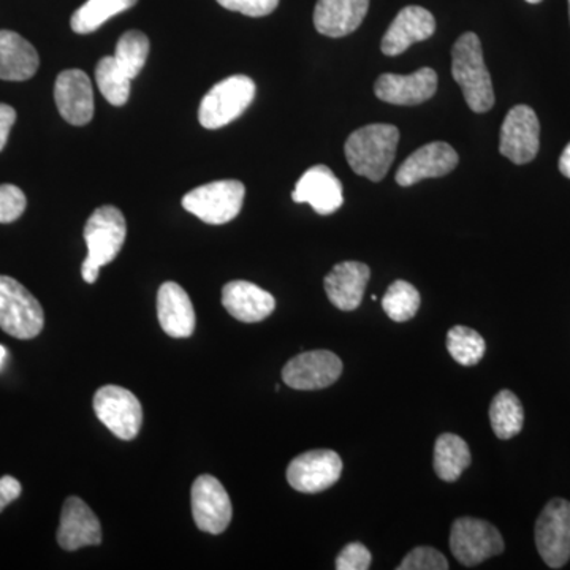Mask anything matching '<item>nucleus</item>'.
<instances>
[{
    "label": "nucleus",
    "mask_w": 570,
    "mask_h": 570,
    "mask_svg": "<svg viewBox=\"0 0 570 570\" xmlns=\"http://www.w3.org/2000/svg\"><path fill=\"white\" fill-rule=\"evenodd\" d=\"M400 130L392 124H370L347 138L344 153L354 174L379 183L395 159Z\"/></svg>",
    "instance_id": "f257e3e1"
},
{
    "label": "nucleus",
    "mask_w": 570,
    "mask_h": 570,
    "mask_svg": "<svg viewBox=\"0 0 570 570\" xmlns=\"http://www.w3.org/2000/svg\"><path fill=\"white\" fill-rule=\"evenodd\" d=\"M452 75L472 111L487 112L493 108V82L483 59L482 43L474 32L463 33L453 45Z\"/></svg>",
    "instance_id": "f03ea898"
},
{
    "label": "nucleus",
    "mask_w": 570,
    "mask_h": 570,
    "mask_svg": "<svg viewBox=\"0 0 570 570\" xmlns=\"http://www.w3.org/2000/svg\"><path fill=\"white\" fill-rule=\"evenodd\" d=\"M126 219L115 206H100L91 214L85 227L88 257L81 265V276L86 283H96L100 268L118 257L126 243Z\"/></svg>",
    "instance_id": "7ed1b4c3"
},
{
    "label": "nucleus",
    "mask_w": 570,
    "mask_h": 570,
    "mask_svg": "<svg viewBox=\"0 0 570 570\" xmlns=\"http://www.w3.org/2000/svg\"><path fill=\"white\" fill-rule=\"evenodd\" d=\"M43 325L39 299L13 277L0 276V328L18 340H32Z\"/></svg>",
    "instance_id": "20e7f679"
},
{
    "label": "nucleus",
    "mask_w": 570,
    "mask_h": 570,
    "mask_svg": "<svg viewBox=\"0 0 570 570\" xmlns=\"http://www.w3.org/2000/svg\"><path fill=\"white\" fill-rule=\"evenodd\" d=\"M255 99V82L246 75L225 78L209 89L198 110V121L205 129L216 130L246 111Z\"/></svg>",
    "instance_id": "39448f33"
},
{
    "label": "nucleus",
    "mask_w": 570,
    "mask_h": 570,
    "mask_svg": "<svg viewBox=\"0 0 570 570\" xmlns=\"http://www.w3.org/2000/svg\"><path fill=\"white\" fill-rule=\"evenodd\" d=\"M245 184L235 179H224L205 184L183 197V208L206 224L232 223L242 213L245 202Z\"/></svg>",
    "instance_id": "423d86ee"
},
{
    "label": "nucleus",
    "mask_w": 570,
    "mask_h": 570,
    "mask_svg": "<svg viewBox=\"0 0 570 570\" xmlns=\"http://www.w3.org/2000/svg\"><path fill=\"white\" fill-rule=\"evenodd\" d=\"M540 558L551 569H561L570 560V502L551 499L540 512L534 528Z\"/></svg>",
    "instance_id": "0eeeda50"
},
{
    "label": "nucleus",
    "mask_w": 570,
    "mask_h": 570,
    "mask_svg": "<svg viewBox=\"0 0 570 570\" xmlns=\"http://www.w3.org/2000/svg\"><path fill=\"white\" fill-rule=\"evenodd\" d=\"M504 539L497 527L485 520L463 517L453 523L450 550L461 564L472 568L504 551Z\"/></svg>",
    "instance_id": "6e6552de"
},
{
    "label": "nucleus",
    "mask_w": 570,
    "mask_h": 570,
    "mask_svg": "<svg viewBox=\"0 0 570 570\" xmlns=\"http://www.w3.org/2000/svg\"><path fill=\"white\" fill-rule=\"evenodd\" d=\"M94 412L116 438L132 441L140 433L142 409L130 390L105 385L94 395Z\"/></svg>",
    "instance_id": "1a4fd4ad"
},
{
    "label": "nucleus",
    "mask_w": 570,
    "mask_h": 570,
    "mask_svg": "<svg viewBox=\"0 0 570 570\" xmlns=\"http://www.w3.org/2000/svg\"><path fill=\"white\" fill-rule=\"evenodd\" d=\"M343 474V460L333 450H309L292 460L287 482L299 493L314 494L332 489Z\"/></svg>",
    "instance_id": "9d476101"
},
{
    "label": "nucleus",
    "mask_w": 570,
    "mask_h": 570,
    "mask_svg": "<svg viewBox=\"0 0 570 570\" xmlns=\"http://www.w3.org/2000/svg\"><path fill=\"white\" fill-rule=\"evenodd\" d=\"M538 115L528 105H517L505 116L499 138V151L513 164L523 165L535 159L540 146Z\"/></svg>",
    "instance_id": "9b49d317"
},
{
    "label": "nucleus",
    "mask_w": 570,
    "mask_h": 570,
    "mask_svg": "<svg viewBox=\"0 0 570 570\" xmlns=\"http://www.w3.org/2000/svg\"><path fill=\"white\" fill-rule=\"evenodd\" d=\"M343 370V362L333 352H303L288 360L283 370V381L295 390H322L335 384Z\"/></svg>",
    "instance_id": "f8f14e48"
},
{
    "label": "nucleus",
    "mask_w": 570,
    "mask_h": 570,
    "mask_svg": "<svg viewBox=\"0 0 570 570\" xmlns=\"http://www.w3.org/2000/svg\"><path fill=\"white\" fill-rule=\"evenodd\" d=\"M232 501L223 483L213 475H200L193 485V515L198 530L223 534L232 521Z\"/></svg>",
    "instance_id": "ddd939ff"
},
{
    "label": "nucleus",
    "mask_w": 570,
    "mask_h": 570,
    "mask_svg": "<svg viewBox=\"0 0 570 570\" xmlns=\"http://www.w3.org/2000/svg\"><path fill=\"white\" fill-rule=\"evenodd\" d=\"M438 91V73L423 67L411 75L384 73L377 78L374 92L379 100L392 105H420Z\"/></svg>",
    "instance_id": "4468645a"
},
{
    "label": "nucleus",
    "mask_w": 570,
    "mask_h": 570,
    "mask_svg": "<svg viewBox=\"0 0 570 570\" xmlns=\"http://www.w3.org/2000/svg\"><path fill=\"white\" fill-rule=\"evenodd\" d=\"M56 107L71 126H86L94 116L92 82L82 70L59 73L55 85Z\"/></svg>",
    "instance_id": "2eb2a0df"
},
{
    "label": "nucleus",
    "mask_w": 570,
    "mask_h": 570,
    "mask_svg": "<svg viewBox=\"0 0 570 570\" xmlns=\"http://www.w3.org/2000/svg\"><path fill=\"white\" fill-rule=\"evenodd\" d=\"M459 154L444 141L428 142L407 157L406 163L396 171V183L400 186H414L426 178H441L455 170L459 165Z\"/></svg>",
    "instance_id": "dca6fc26"
},
{
    "label": "nucleus",
    "mask_w": 570,
    "mask_h": 570,
    "mask_svg": "<svg viewBox=\"0 0 570 570\" xmlns=\"http://www.w3.org/2000/svg\"><path fill=\"white\" fill-rule=\"evenodd\" d=\"M295 204H309L321 216L336 213L344 204L343 184L325 165H314L296 183Z\"/></svg>",
    "instance_id": "f3484780"
},
{
    "label": "nucleus",
    "mask_w": 570,
    "mask_h": 570,
    "mask_svg": "<svg viewBox=\"0 0 570 570\" xmlns=\"http://www.w3.org/2000/svg\"><path fill=\"white\" fill-rule=\"evenodd\" d=\"M102 528L92 509L80 498L71 497L63 504L58 543L63 550L75 551L82 547L99 546Z\"/></svg>",
    "instance_id": "a211bd4d"
},
{
    "label": "nucleus",
    "mask_w": 570,
    "mask_h": 570,
    "mask_svg": "<svg viewBox=\"0 0 570 570\" xmlns=\"http://www.w3.org/2000/svg\"><path fill=\"white\" fill-rule=\"evenodd\" d=\"M436 31V20L426 9L409 6L397 13L382 39L381 50L385 56H400L417 41L430 39Z\"/></svg>",
    "instance_id": "6ab92c4d"
},
{
    "label": "nucleus",
    "mask_w": 570,
    "mask_h": 570,
    "mask_svg": "<svg viewBox=\"0 0 570 570\" xmlns=\"http://www.w3.org/2000/svg\"><path fill=\"white\" fill-rule=\"evenodd\" d=\"M223 305L236 321L257 324L272 316L276 307L275 296L247 281H232L223 288Z\"/></svg>",
    "instance_id": "aec40b11"
},
{
    "label": "nucleus",
    "mask_w": 570,
    "mask_h": 570,
    "mask_svg": "<svg viewBox=\"0 0 570 570\" xmlns=\"http://www.w3.org/2000/svg\"><path fill=\"white\" fill-rule=\"evenodd\" d=\"M370 277V266L362 262L337 264L325 277L326 296L337 309L355 311L362 305Z\"/></svg>",
    "instance_id": "412c9836"
},
{
    "label": "nucleus",
    "mask_w": 570,
    "mask_h": 570,
    "mask_svg": "<svg viewBox=\"0 0 570 570\" xmlns=\"http://www.w3.org/2000/svg\"><path fill=\"white\" fill-rule=\"evenodd\" d=\"M367 9L370 0H317L314 26L322 36L340 39L362 26Z\"/></svg>",
    "instance_id": "4be33fe9"
},
{
    "label": "nucleus",
    "mask_w": 570,
    "mask_h": 570,
    "mask_svg": "<svg viewBox=\"0 0 570 570\" xmlns=\"http://www.w3.org/2000/svg\"><path fill=\"white\" fill-rule=\"evenodd\" d=\"M157 317L165 333L171 337H189L195 330V311L181 285L165 283L157 294Z\"/></svg>",
    "instance_id": "5701e85b"
},
{
    "label": "nucleus",
    "mask_w": 570,
    "mask_h": 570,
    "mask_svg": "<svg viewBox=\"0 0 570 570\" xmlns=\"http://www.w3.org/2000/svg\"><path fill=\"white\" fill-rule=\"evenodd\" d=\"M40 66L39 52L20 33L0 31V80H31Z\"/></svg>",
    "instance_id": "b1692460"
},
{
    "label": "nucleus",
    "mask_w": 570,
    "mask_h": 570,
    "mask_svg": "<svg viewBox=\"0 0 570 570\" xmlns=\"http://www.w3.org/2000/svg\"><path fill=\"white\" fill-rule=\"evenodd\" d=\"M434 471L444 482H456L471 464V450L464 439L445 433L434 444Z\"/></svg>",
    "instance_id": "393cba45"
},
{
    "label": "nucleus",
    "mask_w": 570,
    "mask_h": 570,
    "mask_svg": "<svg viewBox=\"0 0 570 570\" xmlns=\"http://www.w3.org/2000/svg\"><path fill=\"white\" fill-rule=\"evenodd\" d=\"M490 422L494 434L502 441L520 434L523 430L524 411L519 396L510 390H501L491 401Z\"/></svg>",
    "instance_id": "a878e982"
},
{
    "label": "nucleus",
    "mask_w": 570,
    "mask_h": 570,
    "mask_svg": "<svg viewBox=\"0 0 570 570\" xmlns=\"http://www.w3.org/2000/svg\"><path fill=\"white\" fill-rule=\"evenodd\" d=\"M137 2L138 0H88L71 17V29L81 36L96 32L110 18L132 9Z\"/></svg>",
    "instance_id": "bb28decb"
},
{
    "label": "nucleus",
    "mask_w": 570,
    "mask_h": 570,
    "mask_svg": "<svg viewBox=\"0 0 570 570\" xmlns=\"http://www.w3.org/2000/svg\"><path fill=\"white\" fill-rule=\"evenodd\" d=\"M96 80L107 102L122 107L130 97V80L112 56L100 59L96 67Z\"/></svg>",
    "instance_id": "cd10ccee"
},
{
    "label": "nucleus",
    "mask_w": 570,
    "mask_h": 570,
    "mask_svg": "<svg viewBox=\"0 0 570 570\" xmlns=\"http://www.w3.org/2000/svg\"><path fill=\"white\" fill-rule=\"evenodd\" d=\"M448 351L460 365L474 366L485 356L487 344L475 330L456 325L449 332Z\"/></svg>",
    "instance_id": "c85d7f7f"
},
{
    "label": "nucleus",
    "mask_w": 570,
    "mask_h": 570,
    "mask_svg": "<svg viewBox=\"0 0 570 570\" xmlns=\"http://www.w3.org/2000/svg\"><path fill=\"white\" fill-rule=\"evenodd\" d=\"M149 55V39L140 31H129L121 36L116 45L115 58L116 63L124 71L127 77L134 80L135 77L141 73L142 67L148 61Z\"/></svg>",
    "instance_id": "c756f323"
},
{
    "label": "nucleus",
    "mask_w": 570,
    "mask_h": 570,
    "mask_svg": "<svg viewBox=\"0 0 570 570\" xmlns=\"http://www.w3.org/2000/svg\"><path fill=\"white\" fill-rule=\"evenodd\" d=\"M420 303H422V298H420L417 288L406 281H395L382 298L385 314L393 322H400V324L415 317L420 309Z\"/></svg>",
    "instance_id": "7c9ffc66"
},
{
    "label": "nucleus",
    "mask_w": 570,
    "mask_h": 570,
    "mask_svg": "<svg viewBox=\"0 0 570 570\" xmlns=\"http://www.w3.org/2000/svg\"><path fill=\"white\" fill-rule=\"evenodd\" d=\"M397 570H448V558L431 547H417L401 561Z\"/></svg>",
    "instance_id": "2f4dec72"
},
{
    "label": "nucleus",
    "mask_w": 570,
    "mask_h": 570,
    "mask_svg": "<svg viewBox=\"0 0 570 570\" xmlns=\"http://www.w3.org/2000/svg\"><path fill=\"white\" fill-rule=\"evenodd\" d=\"M26 195L20 187L13 184H2L0 186V224H10L20 219L26 212Z\"/></svg>",
    "instance_id": "473e14b6"
},
{
    "label": "nucleus",
    "mask_w": 570,
    "mask_h": 570,
    "mask_svg": "<svg viewBox=\"0 0 570 570\" xmlns=\"http://www.w3.org/2000/svg\"><path fill=\"white\" fill-rule=\"evenodd\" d=\"M371 551L363 543H348L336 560L337 570H367L371 568Z\"/></svg>",
    "instance_id": "72a5a7b5"
},
{
    "label": "nucleus",
    "mask_w": 570,
    "mask_h": 570,
    "mask_svg": "<svg viewBox=\"0 0 570 570\" xmlns=\"http://www.w3.org/2000/svg\"><path fill=\"white\" fill-rule=\"evenodd\" d=\"M217 2L224 9L238 11V13L253 18L266 17L279 6V0H217Z\"/></svg>",
    "instance_id": "f704fd0d"
},
{
    "label": "nucleus",
    "mask_w": 570,
    "mask_h": 570,
    "mask_svg": "<svg viewBox=\"0 0 570 570\" xmlns=\"http://www.w3.org/2000/svg\"><path fill=\"white\" fill-rule=\"evenodd\" d=\"M21 483L11 475L0 479V512L21 497Z\"/></svg>",
    "instance_id": "c9c22d12"
},
{
    "label": "nucleus",
    "mask_w": 570,
    "mask_h": 570,
    "mask_svg": "<svg viewBox=\"0 0 570 570\" xmlns=\"http://www.w3.org/2000/svg\"><path fill=\"white\" fill-rule=\"evenodd\" d=\"M17 121V111L10 105L0 104V151L6 148L11 127Z\"/></svg>",
    "instance_id": "e433bc0d"
},
{
    "label": "nucleus",
    "mask_w": 570,
    "mask_h": 570,
    "mask_svg": "<svg viewBox=\"0 0 570 570\" xmlns=\"http://www.w3.org/2000/svg\"><path fill=\"white\" fill-rule=\"evenodd\" d=\"M560 171L566 178L570 179V142L566 146L560 157Z\"/></svg>",
    "instance_id": "4c0bfd02"
},
{
    "label": "nucleus",
    "mask_w": 570,
    "mask_h": 570,
    "mask_svg": "<svg viewBox=\"0 0 570 570\" xmlns=\"http://www.w3.org/2000/svg\"><path fill=\"white\" fill-rule=\"evenodd\" d=\"M7 351L6 347L0 346V366H2L3 360H6Z\"/></svg>",
    "instance_id": "58836bf2"
},
{
    "label": "nucleus",
    "mask_w": 570,
    "mask_h": 570,
    "mask_svg": "<svg viewBox=\"0 0 570 570\" xmlns=\"http://www.w3.org/2000/svg\"><path fill=\"white\" fill-rule=\"evenodd\" d=\"M528 3H540L542 0H527Z\"/></svg>",
    "instance_id": "ea45409f"
},
{
    "label": "nucleus",
    "mask_w": 570,
    "mask_h": 570,
    "mask_svg": "<svg viewBox=\"0 0 570 570\" xmlns=\"http://www.w3.org/2000/svg\"><path fill=\"white\" fill-rule=\"evenodd\" d=\"M569 17H570V0H569Z\"/></svg>",
    "instance_id": "a19ab883"
}]
</instances>
